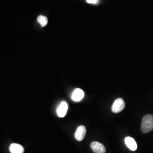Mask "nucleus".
Here are the masks:
<instances>
[{
    "label": "nucleus",
    "mask_w": 153,
    "mask_h": 153,
    "mask_svg": "<svg viewBox=\"0 0 153 153\" xmlns=\"http://www.w3.org/2000/svg\"><path fill=\"white\" fill-rule=\"evenodd\" d=\"M153 129V115H145L142 119L141 131L144 133H147Z\"/></svg>",
    "instance_id": "1"
},
{
    "label": "nucleus",
    "mask_w": 153,
    "mask_h": 153,
    "mask_svg": "<svg viewBox=\"0 0 153 153\" xmlns=\"http://www.w3.org/2000/svg\"><path fill=\"white\" fill-rule=\"evenodd\" d=\"M125 108V102L122 98L116 99L112 105V111L114 113H119Z\"/></svg>",
    "instance_id": "2"
},
{
    "label": "nucleus",
    "mask_w": 153,
    "mask_h": 153,
    "mask_svg": "<svg viewBox=\"0 0 153 153\" xmlns=\"http://www.w3.org/2000/svg\"><path fill=\"white\" fill-rule=\"evenodd\" d=\"M86 133V129L85 126H78L76 129V131L74 134V137L77 141H81L85 137Z\"/></svg>",
    "instance_id": "3"
},
{
    "label": "nucleus",
    "mask_w": 153,
    "mask_h": 153,
    "mask_svg": "<svg viewBox=\"0 0 153 153\" xmlns=\"http://www.w3.org/2000/svg\"><path fill=\"white\" fill-rule=\"evenodd\" d=\"M90 147L95 153H105V148L104 145L100 142L94 141L91 143Z\"/></svg>",
    "instance_id": "4"
},
{
    "label": "nucleus",
    "mask_w": 153,
    "mask_h": 153,
    "mask_svg": "<svg viewBox=\"0 0 153 153\" xmlns=\"http://www.w3.org/2000/svg\"><path fill=\"white\" fill-rule=\"evenodd\" d=\"M68 105L67 103L65 101L62 102L57 109V115L60 117H65L66 114V112L68 111Z\"/></svg>",
    "instance_id": "5"
},
{
    "label": "nucleus",
    "mask_w": 153,
    "mask_h": 153,
    "mask_svg": "<svg viewBox=\"0 0 153 153\" xmlns=\"http://www.w3.org/2000/svg\"><path fill=\"white\" fill-rule=\"evenodd\" d=\"M125 143L128 148L131 151H135L137 149V144L133 138L126 137L125 139Z\"/></svg>",
    "instance_id": "6"
},
{
    "label": "nucleus",
    "mask_w": 153,
    "mask_h": 153,
    "mask_svg": "<svg viewBox=\"0 0 153 153\" xmlns=\"http://www.w3.org/2000/svg\"><path fill=\"white\" fill-rule=\"evenodd\" d=\"M84 92L80 88H76L72 94L71 99L75 102H79L84 97Z\"/></svg>",
    "instance_id": "7"
},
{
    "label": "nucleus",
    "mask_w": 153,
    "mask_h": 153,
    "mask_svg": "<svg viewBox=\"0 0 153 153\" xmlns=\"http://www.w3.org/2000/svg\"><path fill=\"white\" fill-rule=\"evenodd\" d=\"M9 149L11 153H23L25 151L23 147L18 143H12Z\"/></svg>",
    "instance_id": "8"
},
{
    "label": "nucleus",
    "mask_w": 153,
    "mask_h": 153,
    "mask_svg": "<svg viewBox=\"0 0 153 153\" xmlns=\"http://www.w3.org/2000/svg\"><path fill=\"white\" fill-rule=\"evenodd\" d=\"M38 22L42 27H44L48 23V19L43 16H39L38 17Z\"/></svg>",
    "instance_id": "9"
},
{
    "label": "nucleus",
    "mask_w": 153,
    "mask_h": 153,
    "mask_svg": "<svg viewBox=\"0 0 153 153\" xmlns=\"http://www.w3.org/2000/svg\"><path fill=\"white\" fill-rule=\"evenodd\" d=\"M88 4H97L99 2V0H86Z\"/></svg>",
    "instance_id": "10"
}]
</instances>
